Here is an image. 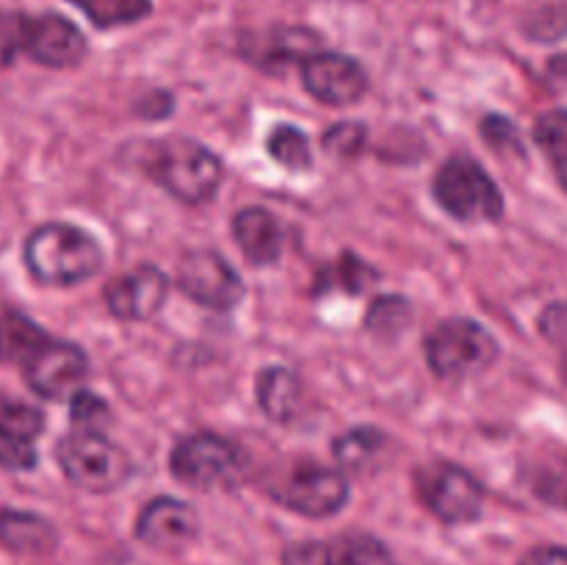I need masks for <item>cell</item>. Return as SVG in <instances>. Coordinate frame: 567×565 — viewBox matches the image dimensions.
<instances>
[{
	"instance_id": "obj_1",
	"label": "cell",
	"mask_w": 567,
	"mask_h": 565,
	"mask_svg": "<svg viewBox=\"0 0 567 565\" xmlns=\"http://www.w3.org/2000/svg\"><path fill=\"white\" fill-rule=\"evenodd\" d=\"M25 266L44 286H75L103 266V247L81 227L48 222L25 242Z\"/></svg>"
},
{
	"instance_id": "obj_2",
	"label": "cell",
	"mask_w": 567,
	"mask_h": 565,
	"mask_svg": "<svg viewBox=\"0 0 567 565\" xmlns=\"http://www.w3.org/2000/svg\"><path fill=\"white\" fill-rule=\"evenodd\" d=\"M150 175L183 203H205L221 183V161L208 147L188 138H172L155 147Z\"/></svg>"
},
{
	"instance_id": "obj_3",
	"label": "cell",
	"mask_w": 567,
	"mask_h": 565,
	"mask_svg": "<svg viewBox=\"0 0 567 565\" xmlns=\"http://www.w3.org/2000/svg\"><path fill=\"white\" fill-rule=\"evenodd\" d=\"M61 471L72 485L89 493H105L120 487L131 474V460L116 443L100 432H72L55 446Z\"/></svg>"
},
{
	"instance_id": "obj_4",
	"label": "cell",
	"mask_w": 567,
	"mask_h": 565,
	"mask_svg": "<svg viewBox=\"0 0 567 565\" xmlns=\"http://www.w3.org/2000/svg\"><path fill=\"white\" fill-rule=\"evenodd\" d=\"M435 197L460 222H496L504 199L496 183L468 155H452L435 177Z\"/></svg>"
},
{
	"instance_id": "obj_5",
	"label": "cell",
	"mask_w": 567,
	"mask_h": 565,
	"mask_svg": "<svg viewBox=\"0 0 567 565\" xmlns=\"http://www.w3.org/2000/svg\"><path fill=\"white\" fill-rule=\"evenodd\" d=\"M498 358V343L491 332L471 319H449L426 336V360L437 377L463 380L480 374Z\"/></svg>"
},
{
	"instance_id": "obj_6",
	"label": "cell",
	"mask_w": 567,
	"mask_h": 565,
	"mask_svg": "<svg viewBox=\"0 0 567 565\" xmlns=\"http://www.w3.org/2000/svg\"><path fill=\"white\" fill-rule=\"evenodd\" d=\"M415 487H419L421 502L446 524H468L482 515L485 491L460 465L443 463V460L424 465L415 474Z\"/></svg>"
},
{
	"instance_id": "obj_7",
	"label": "cell",
	"mask_w": 567,
	"mask_h": 565,
	"mask_svg": "<svg viewBox=\"0 0 567 565\" xmlns=\"http://www.w3.org/2000/svg\"><path fill=\"white\" fill-rule=\"evenodd\" d=\"M169 469L183 485L214 491L236 480L241 471V452L236 443L219 435H188L172 449Z\"/></svg>"
},
{
	"instance_id": "obj_8",
	"label": "cell",
	"mask_w": 567,
	"mask_h": 565,
	"mask_svg": "<svg viewBox=\"0 0 567 565\" xmlns=\"http://www.w3.org/2000/svg\"><path fill=\"white\" fill-rule=\"evenodd\" d=\"M177 286L186 297L210 310H230L244 297L238 271L210 249H194L177 266Z\"/></svg>"
},
{
	"instance_id": "obj_9",
	"label": "cell",
	"mask_w": 567,
	"mask_h": 565,
	"mask_svg": "<svg viewBox=\"0 0 567 565\" xmlns=\"http://www.w3.org/2000/svg\"><path fill=\"white\" fill-rule=\"evenodd\" d=\"M22 366L28 386L44 399H64L81 391L89 369L86 355L75 343H61L53 338H48Z\"/></svg>"
},
{
	"instance_id": "obj_10",
	"label": "cell",
	"mask_w": 567,
	"mask_h": 565,
	"mask_svg": "<svg viewBox=\"0 0 567 565\" xmlns=\"http://www.w3.org/2000/svg\"><path fill=\"white\" fill-rule=\"evenodd\" d=\"M286 507L308 515V518H324L338 513L349 499V485L341 471L327 469V465H299L297 471L286 476V482L277 491Z\"/></svg>"
},
{
	"instance_id": "obj_11",
	"label": "cell",
	"mask_w": 567,
	"mask_h": 565,
	"mask_svg": "<svg viewBox=\"0 0 567 565\" xmlns=\"http://www.w3.org/2000/svg\"><path fill=\"white\" fill-rule=\"evenodd\" d=\"M302 83L316 100L327 105H349L369 89L365 70L341 53H313L302 64Z\"/></svg>"
},
{
	"instance_id": "obj_12",
	"label": "cell",
	"mask_w": 567,
	"mask_h": 565,
	"mask_svg": "<svg viewBox=\"0 0 567 565\" xmlns=\"http://www.w3.org/2000/svg\"><path fill=\"white\" fill-rule=\"evenodd\" d=\"M166 294H169V280L164 271L155 266H138L105 286V302L116 319L142 321L158 314Z\"/></svg>"
},
{
	"instance_id": "obj_13",
	"label": "cell",
	"mask_w": 567,
	"mask_h": 565,
	"mask_svg": "<svg viewBox=\"0 0 567 565\" xmlns=\"http://www.w3.org/2000/svg\"><path fill=\"white\" fill-rule=\"evenodd\" d=\"M197 513L186 502L161 496L142 510L136 521V537L158 552H181L197 537Z\"/></svg>"
},
{
	"instance_id": "obj_14",
	"label": "cell",
	"mask_w": 567,
	"mask_h": 565,
	"mask_svg": "<svg viewBox=\"0 0 567 565\" xmlns=\"http://www.w3.org/2000/svg\"><path fill=\"white\" fill-rule=\"evenodd\" d=\"M25 53L44 66H72L86 53L83 33L59 14L28 20Z\"/></svg>"
},
{
	"instance_id": "obj_15",
	"label": "cell",
	"mask_w": 567,
	"mask_h": 565,
	"mask_svg": "<svg viewBox=\"0 0 567 565\" xmlns=\"http://www.w3.org/2000/svg\"><path fill=\"white\" fill-rule=\"evenodd\" d=\"M44 419L37 408L14 399H0V463L14 469H31V441L42 432Z\"/></svg>"
},
{
	"instance_id": "obj_16",
	"label": "cell",
	"mask_w": 567,
	"mask_h": 565,
	"mask_svg": "<svg viewBox=\"0 0 567 565\" xmlns=\"http://www.w3.org/2000/svg\"><path fill=\"white\" fill-rule=\"evenodd\" d=\"M233 233L249 264H275L282 253V227L266 208H244L233 216Z\"/></svg>"
},
{
	"instance_id": "obj_17",
	"label": "cell",
	"mask_w": 567,
	"mask_h": 565,
	"mask_svg": "<svg viewBox=\"0 0 567 565\" xmlns=\"http://www.w3.org/2000/svg\"><path fill=\"white\" fill-rule=\"evenodd\" d=\"M302 382L293 371L275 366L258 377V404L271 421H280V424L293 421L302 410Z\"/></svg>"
},
{
	"instance_id": "obj_18",
	"label": "cell",
	"mask_w": 567,
	"mask_h": 565,
	"mask_svg": "<svg viewBox=\"0 0 567 565\" xmlns=\"http://www.w3.org/2000/svg\"><path fill=\"white\" fill-rule=\"evenodd\" d=\"M0 541L22 554H48L59 543V535H55L53 524L39 515L3 510L0 513Z\"/></svg>"
},
{
	"instance_id": "obj_19",
	"label": "cell",
	"mask_w": 567,
	"mask_h": 565,
	"mask_svg": "<svg viewBox=\"0 0 567 565\" xmlns=\"http://www.w3.org/2000/svg\"><path fill=\"white\" fill-rule=\"evenodd\" d=\"M526 480L543 504L567 510V452L563 449H543L529 463Z\"/></svg>"
},
{
	"instance_id": "obj_20",
	"label": "cell",
	"mask_w": 567,
	"mask_h": 565,
	"mask_svg": "<svg viewBox=\"0 0 567 565\" xmlns=\"http://www.w3.org/2000/svg\"><path fill=\"white\" fill-rule=\"evenodd\" d=\"M388 435L374 430V427H354V430L343 432L336 441V458L341 469L354 471V474H365L377 465V460L385 454Z\"/></svg>"
},
{
	"instance_id": "obj_21",
	"label": "cell",
	"mask_w": 567,
	"mask_h": 565,
	"mask_svg": "<svg viewBox=\"0 0 567 565\" xmlns=\"http://www.w3.org/2000/svg\"><path fill=\"white\" fill-rule=\"evenodd\" d=\"M321 565H393V557L377 537L341 535L321 543Z\"/></svg>"
},
{
	"instance_id": "obj_22",
	"label": "cell",
	"mask_w": 567,
	"mask_h": 565,
	"mask_svg": "<svg viewBox=\"0 0 567 565\" xmlns=\"http://www.w3.org/2000/svg\"><path fill=\"white\" fill-rule=\"evenodd\" d=\"M44 341L48 336L22 314L0 316V360L6 363H25Z\"/></svg>"
},
{
	"instance_id": "obj_23",
	"label": "cell",
	"mask_w": 567,
	"mask_h": 565,
	"mask_svg": "<svg viewBox=\"0 0 567 565\" xmlns=\"http://www.w3.org/2000/svg\"><path fill=\"white\" fill-rule=\"evenodd\" d=\"M537 144L546 153L548 164L554 166L559 186L567 192V111H548L535 125Z\"/></svg>"
},
{
	"instance_id": "obj_24",
	"label": "cell",
	"mask_w": 567,
	"mask_h": 565,
	"mask_svg": "<svg viewBox=\"0 0 567 565\" xmlns=\"http://www.w3.org/2000/svg\"><path fill=\"white\" fill-rule=\"evenodd\" d=\"M94 25L114 28L136 22L150 14V0H72Z\"/></svg>"
},
{
	"instance_id": "obj_25",
	"label": "cell",
	"mask_w": 567,
	"mask_h": 565,
	"mask_svg": "<svg viewBox=\"0 0 567 565\" xmlns=\"http://www.w3.org/2000/svg\"><path fill=\"white\" fill-rule=\"evenodd\" d=\"M269 153L271 158L280 161L288 170H308V166L313 164L308 138H305V133L297 131L293 125H277L275 131H271Z\"/></svg>"
},
{
	"instance_id": "obj_26",
	"label": "cell",
	"mask_w": 567,
	"mask_h": 565,
	"mask_svg": "<svg viewBox=\"0 0 567 565\" xmlns=\"http://www.w3.org/2000/svg\"><path fill=\"white\" fill-rule=\"evenodd\" d=\"M28 17L0 11V66H9L20 50H25Z\"/></svg>"
},
{
	"instance_id": "obj_27",
	"label": "cell",
	"mask_w": 567,
	"mask_h": 565,
	"mask_svg": "<svg viewBox=\"0 0 567 565\" xmlns=\"http://www.w3.org/2000/svg\"><path fill=\"white\" fill-rule=\"evenodd\" d=\"M109 421V404L89 391L72 393V424L83 432H100Z\"/></svg>"
},
{
	"instance_id": "obj_28",
	"label": "cell",
	"mask_w": 567,
	"mask_h": 565,
	"mask_svg": "<svg viewBox=\"0 0 567 565\" xmlns=\"http://www.w3.org/2000/svg\"><path fill=\"white\" fill-rule=\"evenodd\" d=\"M365 142V131L358 122H341L324 133V150H330L338 158H352L360 153Z\"/></svg>"
},
{
	"instance_id": "obj_29",
	"label": "cell",
	"mask_w": 567,
	"mask_h": 565,
	"mask_svg": "<svg viewBox=\"0 0 567 565\" xmlns=\"http://www.w3.org/2000/svg\"><path fill=\"white\" fill-rule=\"evenodd\" d=\"M369 277H374V271L365 269L358 258H343L341 264H338V271H330V275H327V280L330 282H324V286L327 288L341 286L343 291L354 294L365 286V280H369Z\"/></svg>"
},
{
	"instance_id": "obj_30",
	"label": "cell",
	"mask_w": 567,
	"mask_h": 565,
	"mask_svg": "<svg viewBox=\"0 0 567 565\" xmlns=\"http://www.w3.org/2000/svg\"><path fill=\"white\" fill-rule=\"evenodd\" d=\"M518 565H567V548L563 546H540L532 548L520 557Z\"/></svg>"
},
{
	"instance_id": "obj_31",
	"label": "cell",
	"mask_w": 567,
	"mask_h": 565,
	"mask_svg": "<svg viewBox=\"0 0 567 565\" xmlns=\"http://www.w3.org/2000/svg\"><path fill=\"white\" fill-rule=\"evenodd\" d=\"M543 332L554 341H565L567 338V305H554L543 314Z\"/></svg>"
},
{
	"instance_id": "obj_32",
	"label": "cell",
	"mask_w": 567,
	"mask_h": 565,
	"mask_svg": "<svg viewBox=\"0 0 567 565\" xmlns=\"http://www.w3.org/2000/svg\"><path fill=\"white\" fill-rule=\"evenodd\" d=\"M563 380L567 382V352H565V358H563Z\"/></svg>"
}]
</instances>
